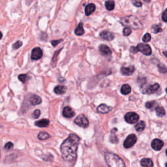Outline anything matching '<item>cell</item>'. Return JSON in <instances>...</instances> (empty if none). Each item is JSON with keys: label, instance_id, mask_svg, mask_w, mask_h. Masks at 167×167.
I'll return each mask as SVG.
<instances>
[{"label": "cell", "instance_id": "obj_1", "mask_svg": "<svg viewBox=\"0 0 167 167\" xmlns=\"http://www.w3.org/2000/svg\"><path fill=\"white\" fill-rule=\"evenodd\" d=\"M79 143L80 138L75 134H70L64 141L61 146V152L64 160L71 162L76 159Z\"/></svg>", "mask_w": 167, "mask_h": 167}, {"label": "cell", "instance_id": "obj_2", "mask_svg": "<svg viewBox=\"0 0 167 167\" xmlns=\"http://www.w3.org/2000/svg\"><path fill=\"white\" fill-rule=\"evenodd\" d=\"M120 22L123 25H125V26H130L134 28V30L142 29L143 28V25L141 23L139 19L133 15L127 16V17L121 18Z\"/></svg>", "mask_w": 167, "mask_h": 167}, {"label": "cell", "instance_id": "obj_3", "mask_svg": "<svg viewBox=\"0 0 167 167\" xmlns=\"http://www.w3.org/2000/svg\"><path fill=\"white\" fill-rule=\"evenodd\" d=\"M105 160L109 167H125L123 160L113 153H106Z\"/></svg>", "mask_w": 167, "mask_h": 167}, {"label": "cell", "instance_id": "obj_4", "mask_svg": "<svg viewBox=\"0 0 167 167\" xmlns=\"http://www.w3.org/2000/svg\"><path fill=\"white\" fill-rule=\"evenodd\" d=\"M75 123L78 126L84 128L87 127L89 125V121L84 114L79 115L75 120Z\"/></svg>", "mask_w": 167, "mask_h": 167}, {"label": "cell", "instance_id": "obj_5", "mask_svg": "<svg viewBox=\"0 0 167 167\" xmlns=\"http://www.w3.org/2000/svg\"><path fill=\"white\" fill-rule=\"evenodd\" d=\"M137 49L138 52H142L146 56H150L151 55V54H152V49H151V47L148 44L140 43L138 44V46H137Z\"/></svg>", "mask_w": 167, "mask_h": 167}, {"label": "cell", "instance_id": "obj_6", "mask_svg": "<svg viewBox=\"0 0 167 167\" xmlns=\"http://www.w3.org/2000/svg\"><path fill=\"white\" fill-rule=\"evenodd\" d=\"M125 120L127 123L133 124L139 121V115L135 113V112H128L125 115Z\"/></svg>", "mask_w": 167, "mask_h": 167}, {"label": "cell", "instance_id": "obj_7", "mask_svg": "<svg viewBox=\"0 0 167 167\" xmlns=\"http://www.w3.org/2000/svg\"><path fill=\"white\" fill-rule=\"evenodd\" d=\"M137 140V138L135 134H130V135L128 136L127 139H125L123 143V146L125 148H130V147L133 146L134 144H135Z\"/></svg>", "mask_w": 167, "mask_h": 167}, {"label": "cell", "instance_id": "obj_8", "mask_svg": "<svg viewBox=\"0 0 167 167\" xmlns=\"http://www.w3.org/2000/svg\"><path fill=\"white\" fill-rule=\"evenodd\" d=\"M43 50H41V48L36 47L32 50L31 58L32 60H38L41 59L43 57Z\"/></svg>", "mask_w": 167, "mask_h": 167}, {"label": "cell", "instance_id": "obj_9", "mask_svg": "<svg viewBox=\"0 0 167 167\" xmlns=\"http://www.w3.org/2000/svg\"><path fill=\"white\" fill-rule=\"evenodd\" d=\"M99 52H100L101 55L102 56H110L112 54V51L110 48L107 46V45H105V44H101V45L99 46Z\"/></svg>", "mask_w": 167, "mask_h": 167}, {"label": "cell", "instance_id": "obj_10", "mask_svg": "<svg viewBox=\"0 0 167 167\" xmlns=\"http://www.w3.org/2000/svg\"><path fill=\"white\" fill-rule=\"evenodd\" d=\"M163 142L159 139H154L152 142V148L155 151H159L162 149L163 147Z\"/></svg>", "mask_w": 167, "mask_h": 167}, {"label": "cell", "instance_id": "obj_11", "mask_svg": "<svg viewBox=\"0 0 167 167\" xmlns=\"http://www.w3.org/2000/svg\"><path fill=\"white\" fill-rule=\"evenodd\" d=\"M101 37L104 40L112 41L114 38V34L108 31H103L100 33Z\"/></svg>", "mask_w": 167, "mask_h": 167}, {"label": "cell", "instance_id": "obj_12", "mask_svg": "<svg viewBox=\"0 0 167 167\" xmlns=\"http://www.w3.org/2000/svg\"><path fill=\"white\" fill-rule=\"evenodd\" d=\"M160 87V86L158 84H153L152 86H150V87L147 88L146 89H144L143 91L144 94H153L155 91H157L158 90L159 88Z\"/></svg>", "mask_w": 167, "mask_h": 167}, {"label": "cell", "instance_id": "obj_13", "mask_svg": "<svg viewBox=\"0 0 167 167\" xmlns=\"http://www.w3.org/2000/svg\"><path fill=\"white\" fill-rule=\"evenodd\" d=\"M134 71V67L133 66H130L129 67H122L121 68V73L125 76H130Z\"/></svg>", "mask_w": 167, "mask_h": 167}, {"label": "cell", "instance_id": "obj_14", "mask_svg": "<svg viewBox=\"0 0 167 167\" xmlns=\"http://www.w3.org/2000/svg\"><path fill=\"white\" fill-rule=\"evenodd\" d=\"M112 110V108L106 105L105 104H102L99 105L97 108V111L99 113L101 114H107L109 112H110Z\"/></svg>", "mask_w": 167, "mask_h": 167}, {"label": "cell", "instance_id": "obj_15", "mask_svg": "<svg viewBox=\"0 0 167 167\" xmlns=\"http://www.w3.org/2000/svg\"><path fill=\"white\" fill-rule=\"evenodd\" d=\"M63 115L67 118H70L75 115V112L71 108L69 107H66L63 110Z\"/></svg>", "mask_w": 167, "mask_h": 167}, {"label": "cell", "instance_id": "obj_16", "mask_svg": "<svg viewBox=\"0 0 167 167\" xmlns=\"http://www.w3.org/2000/svg\"><path fill=\"white\" fill-rule=\"evenodd\" d=\"M29 101H30V102L32 105L35 106L41 104L42 102V99L39 96H38L37 95H32L30 97Z\"/></svg>", "mask_w": 167, "mask_h": 167}, {"label": "cell", "instance_id": "obj_17", "mask_svg": "<svg viewBox=\"0 0 167 167\" xmlns=\"http://www.w3.org/2000/svg\"><path fill=\"white\" fill-rule=\"evenodd\" d=\"M50 121L47 119H43V120H38L35 123V125L38 127H46L49 126Z\"/></svg>", "mask_w": 167, "mask_h": 167}, {"label": "cell", "instance_id": "obj_18", "mask_svg": "<svg viewBox=\"0 0 167 167\" xmlns=\"http://www.w3.org/2000/svg\"><path fill=\"white\" fill-rule=\"evenodd\" d=\"M95 10V5L93 4H89L85 8V14L86 16L90 15Z\"/></svg>", "mask_w": 167, "mask_h": 167}, {"label": "cell", "instance_id": "obj_19", "mask_svg": "<svg viewBox=\"0 0 167 167\" xmlns=\"http://www.w3.org/2000/svg\"><path fill=\"white\" fill-rule=\"evenodd\" d=\"M67 88L65 86H57L56 87L54 88V92L57 95H63L66 92Z\"/></svg>", "mask_w": 167, "mask_h": 167}, {"label": "cell", "instance_id": "obj_20", "mask_svg": "<svg viewBox=\"0 0 167 167\" xmlns=\"http://www.w3.org/2000/svg\"><path fill=\"white\" fill-rule=\"evenodd\" d=\"M140 163L141 165H142L143 167H153V165L152 160L150 159H147V158H144L142 159Z\"/></svg>", "mask_w": 167, "mask_h": 167}, {"label": "cell", "instance_id": "obj_21", "mask_svg": "<svg viewBox=\"0 0 167 167\" xmlns=\"http://www.w3.org/2000/svg\"><path fill=\"white\" fill-rule=\"evenodd\" d=\"M131 91V88L129 85L124 84L122 86L121 88V93L123 95H127L129 94Z\"/></svg>", "mask_w": 167, "mask_h": 167}, {"label": "cell", "instance_id": "obj_22", "mask_svg": "<svg viewBox=\"0 0 167 167\" xmlns=\"http://www.w3.org/2000/svg\"><path fill=\"white\" fill-rule=\"evenodd\" d=\"M37 137H38V140H47L48 139H49V138L50 137V135L46 132H44V131H42V132H40L39 133H38Z\"/></svg>", "mask_w": 167, "mask_h": 167}, {"label": "cell", "instance_id": "obj_23", "mask_svg": "<svg viewBox=\"0 0 167 167\" xmlns=\"http://www.w3.org/2000/svg\"><path fill=\"white\" fill-rule=\"evenodd\" d=\"M105 7L108 11H112L114 9L115 4L114 0H108L105 2Z\"/></svg>", "mask_w": 167, "mask_h": 167}, {"label": "cell", "instance_id": "obj_24", "mask_svg": "<svg viewBox=\"0 0 167 167\" xmlns=\"http://www.w3.org/2000/svg\"><path fill=\"white\" fill-rule=\"evenodd\" d=\"M75 33L76 35H82L84 33V30L82 23H80L78 24V25L77 26V28H76V30L75 31Z\"/></svg>", "mask_w": 167, "mask_h": 167}, {"label": "cell", "instance_id": "obj_25", "mask_svg": "<svg viewBox=\"0 0 167 167\" xmlns=\"http://www.w3.org/2000/svg\"><path fill=\"white\" fill-rule=\"evenodd\" d=\"M145 127H146L145 122L143 121H141L139 122V123H138L135 125V127H134L135 129L137 131H139V132H140V131H142L144 129H145Z\"/></svg>", "mask_w": 167, "mask_h": 167}, {"label": "cell", "instance_id": "obj_26", "mask_svg": "<svg viewBox=\"0 0 167 167\" xmlns=\"http://www.w3.org/2000/svg\"><path fill=\"white\" fill-rule=\"evenodd\" d=\"M156 114L159 117H163L165 115V110L162 107H157L155 109Z\"/></svg>", "mask_w": 167, "mask_h": 167}, {"label": "cell", "instance_id": "obj_27", "mask_svg": "<svg viewBox=\"0 0 167 167\" xmlns=\"http://www.w3.org/2000/svg\"><path fill=\"white\" fill-rule=\"evenodd\" d=\"M30 78L29 76L25 75V74H22V75H20L18 76V79L20 81H21L22 83H25L27 82V80Z\"/></svg>", "mask_w": 167, "mask_h": 167}, {"label": "cell", "instance_id": "obj_28", "mask_svg": "<svg viewBox=\"0 0 167 167\" xmlns=\"http://www.w3.org/2000/svg\"><path fill=\"white\" fill-rule=\"evenodd\" d=\"M158 69H159V71L161 73H165L167 72V68L165 65H163V64H159Z\"/></svg>", "mask_w": 167, "mask_h": 167}, {"label": "cell", "instance_id": "obj_29", "mask_svg": "<svg viewBox=\"0 0 167 167\" xmlns=\"http://www.w3.org/2000/svg\"><path fill=\"white\" fill-rule=\"evenodd\" d=\"M22 45V42L20 41H18L13 44V45H12V49L15 50H17L19 49V48H20Z\"/></svg>", "mask_w": 167, "mask_h": 167}, {"label": "cell", "instance_id": "obj_30", "mask_svg": "<svg viewBox=\"0 0 167 167\" xmlns=\"http://www.w3.org/2000/svg\"><path fill=\"white\" fill-rule=\"evenodd\" d=\"M13 147H14L13 144H12V143L11 142H7V143L5 145L4 149L6 150L7 151H10V150L13 149Z\"/></svg>", "mask_w": 167, "mask_h": 167}, {"label": "cell", "instance_id": "obj_31", "mask_svg": "<svg viewBox=\"0 0 167 167\" xmlns=\"http://www.w3.org/2000/svg\"><path fill=\"white\" fill-rule=\"evenodd\" d=\"M153 28V32L155 33H159V32H161L163 31L160 25H155Z\"/></svg>", "mask_w": 167, "mask_h": 167}, {"label": "cell", "instance_id": "obj_32", "mask_svg": "<svg viewBox=\"0 0 167 167\" xmlns=\"http://www.w3.org/2000/svg\"><path fill=\"white\" fill-rule=\"evenodd\" d=\"M40 115H41V111L38 110V109H37V110H35L33 112V114H32V117L35 119H37L40 116Z\"/></svg>", "mask_w": 167, "mask_h": 167}, {"label": "cell", "instance_id": "obj_33", "mask_svg": "<svg viewBox=\"0 0 167 167\" xmlns=\"http://www.w3.org/2000/svg\"><path fill=\"white\" fill-rule=\"evenodd\" d=\"M155 102L154 101H151V102H147L146 104V107L148 109H152L154 107V106L155 105Z\"/></svg>", "mask_w": 167, "mask_h": 167}, {"label": "cell", "instance_id": "obj_34", "mask_svg": "<svg viewBox=\"0 0 167 167\" xmlns=\"http://www.w3.org/2000/svg\"><path fill=\"white\" fill-rule=\"evenodd\" d=\"M151 38H152V37H151V35L150 33H146L145 35L143 37V41L145 42V43H147V42H149Z\"/></svg>", "mask_w": 167, "mask_h": 167}, {"label": "cell", "instance_id": "obj_35", "mask_svg": "<svg viewBox=\"0 0 167 167\" xmlns=\"http://www.w3.org/2000/svg\"><path fill=\"white\" fill-rule=\"evenodd\" d=\"M123 35L125 36H128L131 33V30L129 28H125L123 30Z\"/></svg>", "mask_w": 167, "mask_h": 167}, {"label": "cell", "instance_id": "obj_36", "mask_svg": "<svg viewBox=\"0 0 167 167\" xmlns=\"http://www.w3.org/2000/svg\"><path fill=\"white\" fill-rule=\"evenodd\" d=\"M63 41V39H60V40H54V41H51V44H52V45L53 46H56L57 44H58L59 43H62V42Z\"/></svg>", "mask_w": 167, "mask_h": 167}, {"label": "cell", "instance_id": "obj_37", "mask_svg": "<svg viewBox=\"0 0 167 167\" xmlns=\"http://www.w3.org/2000/svg\"><path fill=\"white\" fill-rule=\"evenodd\" d=\"M133 4L134 6H136V7H140L142 6V3H141L140 0H134Z\"/></svg>", "mask_w": 167, "mask_h": 167}, {"label": "cell", "instance_id": "obj_38", "mask_svg": "<svg viewBox=\"0 0 167 167\" xmlns=\"http://www.w3.org/2000/svg\"><path fill=\"white\" fill-rule=\"evenodd\" d=\"M162 18H163V20L164 22H167V9H166L165 11H164V12L163 13Z\"/></svg>", "mask_w": 167, "mask_h": 167}, {"label": "cell", "instance_id": "obj_39", "mask_svg": "<svg viewBox=\"0 0 167 167\" xmlns=\"http://www.w3.org/2000/svg\"><path fill=\"white\" fill-rule=\"evenodd\" d=\"M61 50H62V49H61L60 50H59L58 51H57V52H56L55 54H54V57H53V58H52V62H55V61H56V57H57V55H58V54L60 52Z\"/></svg>", "mask_w": 167, "mask_h": 167}, {"label": "cell", "instance_id": "obj_40", "mask_svg": "<svg viewBox=\"0 0 167 167\" xmlns=\"http://www.w3.org/2000/svg\"><path fill=\"white\" fill-rule=\"evenodd\" d=\"M130 51H131V53H133V54H136L137 52H138V50L137 49V47H134V46L131 47Z\"/></svg>", "mask_w": 167, "mask_h": 167}, {"label": "cell", "instance_id": "obj_41", "mask_svg": "<svg viewBox=\"0 0 167 167\" xmlns=\"http://www.w3.org/2000/svg\"><path fill=\"white\" fill-rule=\"evenodd\" d=\"M163 54H164V56L167 57V51H165V52H163Z\"/></svg>", "mask_w": 167, "mask_h": 167}, {"label": "cell", "instance_id": "obj_42", "mask_svg": "<svg viewBox=\"0 0 167 167\" xmlns=\"http://www.w3.org/2000/svg\"><path fill=\"white\" fill-rule=\"evenodd\" d=\"M2 37H3V35H2V33L1 31H0V39H1V38H2Z\"/></svg>", "mask_w": 167, "mask_h": 167}, {"label": "cell", "instance_id": "obj_43", "mask_svg": "<svg viewBox=\"0 0 167 167\" xmlns=\"http://www.w3.org/2000/svg\"><path fill=\"white\" fill-rule=\"evenodd\" d=\"M144 1H145V2H146V3H150L151 0H144Z\"/></svg>", "mask_w": 167, "mask_h": 167}, {"label": "cell", "instance_id": "obj_44", "mask_svg": "<svg viewBox=\"0 0 167 167\" xmlns=\"http://www.w3.org/2000/svg\"><path fill=\"white\" fill-rule=\"evenodd\" d=\"M166 155H167V149H166Z\"/></svg>", "mask_w": 167, "mask_h": 167}, {"label": "cell", "instance_id": "obj_45", "mask_svg": "<svg viewBox=\"0 0 167 167\" xmlns=\"http://www.w3.org/2000/svg\"><path fill=\"white\" fill-rule=\"evenodd\" d=\"M166 167H167V163H166Z\"/></svg>", "mask_w": 167, "mask_h": 167}, {"label": "cell", "instance_id": "obj_46", "mask_svg": "<svg viewBox=\"0 0 167 167\" xmlns=\"http://www.w3.org/2000/svg\"><path fill=\"white\" fill-rule=\"evenodd\" d=\"M166 93H167V88H166Z\"/></svg>", "mask_w": 167, "mask_h": 167}, {"label": "cell", "instance_id": "obj_47", "mask_svg": "<svg viewBox=\"0 0 167 167\" xmlns=\"http://www.w3.org/2000/svg\"><path fill=\"white\" fill-rule=\"evenodd\" d=\"M0 156H1V153H0Z\"/></svg>", "mask_w": 167, "mask_h": 167}, {"label": "cell", "instance_id": "obj_48", "mask_svg": "<svg viewBox=\"0 0 167 167\" xmlns=\"http://www.w3.org/2000/svg\"></svg>", "mask_w": 167, "mask_h": 167}]
</instances>
